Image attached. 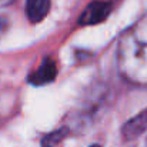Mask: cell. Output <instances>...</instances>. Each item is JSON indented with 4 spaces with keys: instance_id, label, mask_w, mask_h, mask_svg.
I'll use <instances>...</instances> for the list:
<instances>
[{
    "instance_id": "obj_3",
    "label": "cell",
    "mask_w": 147,
    "mask_h": 147,
    "mask_svg": "<svg viewBox=\"0 0 147 147\" xmlns=\"http://www.w3.org/2000/svg\"><path fill=\"white\" fill-rule=\"evenodd\" d=\"M57 74V66L53 59H45L39 69L30 76V83L34 86H43L54 80Z\"/></svg>"
},
{
    "instance_id": "obj_2",
    "label": "cell",
    "mask_w": 147,
    "mask_h": 147,
    "mask_svg": "<svg viewBox=\"0 0 147 147\" xmlns=\"http://www.w3.org/2000/svg\"><path fill=\"white\" fill-rule=\"evenodd\" d=\"M110 11H111L110 3H107V1H93L86 7V10L79 17V24L92 26V24L101 23L103 20H106L109 17Z\"/></svg>"
},
{
    "instance_id": "obj_8",
    "label": "cell",
    "mask_w": 147,
    "mask_h": 147,
    "mask_svg": "<svg viewBox=\"0 0 147 147\" xmlns=\"http://www.w3.org/2000/svg\"><path fill=\"white\" fill-rule=\"evenodd\" d=\"M90 147H100L98 144H93V146H90Z\"/></svg>"
},
{
    "instance_id": "obj_7",
    "label": "cell",
    "mask_w": 147,
    "mask_h": 147,
    "mask_svg": "<svg viewBox=\"0 0 147 147\" xmlns=\"http://www.w3.org/2000/svg\"><path fill=\"white\" fill-rule=\"evenodd\" d=\"M13 0H0V7H3V6H7V4H10Z\"/></svg>"
},
{
    "instance_id": "obj_1",
    "label": "cell",
    "mask_w": 147,
    "mask_h": 147,
    "mask_svg": "<svg viewBox=\"0 0 147 147\" xmlns=\"http://www.w3.org/2000/svg\"><path fill=\"white\" fill-rule=\"evenodd\" d=\"M119 67L124 79L147 84V22L130 29L120 40Z\"/></svg>"
},
{
    "instance_id": "obj_5",
    "label": "cell",
    "mask_w": 147,
    "mask_h": 147,
    "mask_svg": "<svg viewBox=\"0 0 147 147\" xmlns=\"http://www.w3.org/2000/svg\"><path fill=\"white\" fill-rule=\"evenodd\" d=\"M50 0H26V13L32 23H40L50 11Z\"/></svg>"
},
{
    "instance_id": "obj_4",
    "label": "cell",
    "mask_w": 147,
    "mask_h": 147,
    "mask_svg": "<svg viewBox=\"0 0 147 147\" xmlns=\"http://www.w3.org/2000/svg\"><path fill=\"white\" fill-rule=\"evenodd\" d=\"M147 130V109L130 119L124 126H123V136L127 140H133L143 134Z\"/></svg>"
},
{
    "instance_id": "obj_6",
    "label": "cell",
    "mask_w": 147,
    "mask_h": 147,
    "mask_svg": "<svg viewBox=\"0 0 147 147\" xmlns=\"http://www.w3.org/2000/svg\"><path fill=\"white\" fill-rule=\"evenodd\" d=\"M67 133H69L67 129H59V130H54L49 134H46L45 139L42 140V147H56L60 142H63Z\"/></svg>"
}]
</instances>
